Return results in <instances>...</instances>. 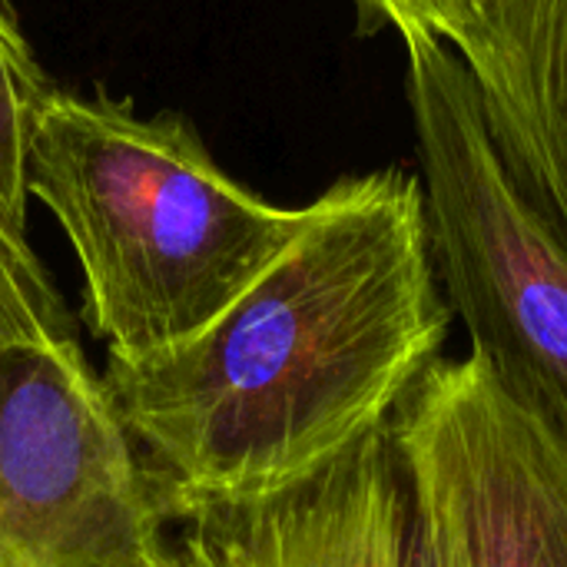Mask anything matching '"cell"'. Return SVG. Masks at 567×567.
Returning a JSON list of instances; mask_svg holds the SVG:
<instances>
[{
  "mask_svg": "<svg viewBox=\"0 0 567 567\" xmlns=\"http://www.w3.org/2000/svg\"><path fill=\"white\" fill-rule=\"evenodd\" d=\"M449 329L422 179L375 169L312 199L282 256L203 332L110 355L103 385L163 508L239 502L382 425Z\"/></svg>",
  "mask_w": 567,
  "mask_h": 567,
  "instance_id": "1",
  "label": "cell"
},
{
  "mask_svg": "<svg viewBox=\"0 0 567 567\" xmlns=\"http://www.w3.org/2000/svg\"><path fill=\"white\" fill-rule=\"evenodd\" d=\"M23 179L76 252L83 322L120 359L203 332L306 219L226 176L186 116L56 86L33 113Z\"/></svg>",
  "mask_w": 567,
  "mask_h": 567,
  "instance_id": "2",
  "label": "cell"
},
{
  "mask_svg": "<svg viewBox=\"0 0 567 567\" xmlns=\"http://www.w3.org/2000/svg\"><path fill=\"white\" fill-rule=\"evenodd\" d=\"M405 50L445 299L472 359L567 439V239L518 186L462 56L425 37Z\"/></svg>",
  "mask_w": 567,
  "mask_h": 567,
  "instance_id": "3",
  "label": "cell"
},
{
  "mask_svg": "<svg viewBox=\"0 0 567 567\" xmlns=\"http://www.w3.org/2000/svg\"><path fill=\"white\" fill-rule=\"evenodd\" d=\"M0 567H166V512L76 336L0 355Z\"/></svg>",
  "mask_w": 567,
  "mask_h": 567,
  "instance_id": "4",
  "label": "cell"
},
{
  "mask_svg": "<svg viewBox=\"0 0 567 567\" xmlns=\"http://www.w3.org/2000/svg\"><path fill=\"white\" fill-rule=\"evenodd\" d=\"M392 432L435 567H567V439L478 359H439Z\"/></svg>",
  "mask_w": 567,
  "mask_h": 567,
  "instance_id": "5",
  "label": "cell"
},
{
  "mask_svg": "<svg viewBox=\"0 0 567 567\" xmlns=\"http://www.w3.org/2000/svg\"><path fill=\"white\" fill-rule=\"evenodd\" d=\"M163 512L166 567H435L392 415L289 488Z\"/></svg>",
  "mask_w": 567,
  "mask_h": 567,
  "instance_id": "6",
  "label": "cell"
},
{
  "mask_svg": "<svg viewBox=\"0 0 567 567\" xmlns=\"http://www.w3.org/2000/svg\"><path fill=\"white\" fill-rule=\"evenodd\" d=\"M458 56L518 186L567 239V0H505Z\"/></svg>",
  "mask_w": 567,
  "mask_h": 567,
  "instance_id": "7",
  "label": "cell"
},
{
  "mask_svg": "<svg viewBox=\"0 0 567 567\" xmlns=\"http://www.w3.org/2000/svg\"><path fill=\"white\" fill-rule=\"evenodd\" d=\"M53 90L30 53L17 17L0 10V223L27 236V133L40 100Z\"/></svg>",
  "mask_w": 567,
  "mask_h": 567,
  "instance_id": "8",
  "label": "cell"
},
{
  "mask_svg": "<svg viewBox=\"0 0 567 567\" xmlns=\"http://www.w3.org/2000/svg\"><path fill=\"white\" fill-rule=\"evenodd\" d=\"M73 316L30 239L0 223V355L17 346L70 339Z\"/></svg>",
  "mask_w": 567,
  "mask_h": 567,
  "instance_id": "9",
  "label": "cell"
},
{
  "mask_svg": "<svg viewBox=\"0 0 567 567\" xmlns=\"http://www.w3.org/2000/svg\"><path fill=\"white\" fill-rule=\"evenodd\" d=\"M365 20H382L402 40H435L452 53H465L502 10L505 0H355Z\"/></svg>",
  "mask_w": 567,
  "mask_h": 567,
  "instance_id": "10",
  "label": "cell"
},
{
  "mask_svg": "<svg viewBox=\"0 0 567 567\" xmlns=\"http://www.w3.org/2000/svg\"><path fill=\"white\" fill-rule=\"evenodd\" d=\"M0 10H7V13H13V10H10V3H7V0H0Z\"/></svg>",
  "mask_w": 567,
  "mask_h": 567,
  "instance_id": "11",
  "label": "cell"
}]
</instances>
